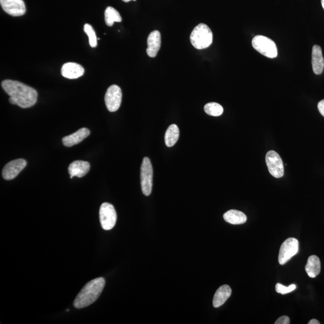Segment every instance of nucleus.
I'll use <instances>...</instances> for the list:
<instances>
[{
	"label": "nucleus",
	"instance_id": "a878e982",
	"mask_svg": "<svg viewBox=\"0 0 324 324\" xmlns=\"http://www.w3.org/2000/svg\"><path fill=\"white\" fill-rule=\"evenodd\" d=\"M317 108H318L320 114L324 116V99L319 102Z\"/></svg>",
	"mask_w": 324,
	"mask_h": 324
},
{
	"label": "nucleus",
	"instance_id": "f257e3e1",
	"mask_svg": "<svg viewBox=\"0 0 324 324\" xmlns=\"http://www.w3.org/2000/svg\"><path fill=\"white\" fill-rule=\"evenodd\" d=\"M5 92L10 96L9 102L22 108H28L37 102V91L19 81L5 80L2 83Z\"/></svg>",
	"mask_w": 324,
	"mask_h": 324
},
{
	"label": "nucleus",
	"instance_id": "bb28decb",
	"mask_svg": "<svg viewBox=\"0 0 324 324\" xmlns=\"http://www.w3.org/2000/svg\"><path fill=\"white\" fill-rule=\"evenodd\" d=\"M308 324H320V322L318 321V320L315 319H313L310 320V321L308 322Z\"/></svg>",
	"mask_w": 324,
	"mask_h": 324
},
{
	"label": "nucleus",
	"instance_id": "b1692460",
	"mask_svg": "<svg viewBox=\"0 0 324 324\" xmlns=\"http://www.w3.org/2000/svg\"><path fill=\"white\" fill-rule=\"evenodd\" d=\"M296 285L294 284L291 285L289 287H285L280 284H277L275 285V291L277 293L284 295L293 292L296 289Z\"/></svg>",
	"mask_w": 324,
	"mask_h": 324
},
{
	"label": "nucleus",
	"instance_id": "a211bd4d",
	"mask_svg": "<svg viewBox=\"0 0 324 324\" xmlns=\"http://www.w3.org/2000/svg\"><path fill=\"white\" fill-rule=\"evenodd\" d=\"M223 219L232 225H241L247 221V216L240 211L231 210L223 215Z\"/></svg>",
	"mask_w": 324,
	"mask_h": 324
},
{
	"label": "nucleus",
	"instance_id": "4be33fe9",
	"mask_svg": "<svg viewBox=\"0 0 324 324\" xmlns=\"http://www.w3.org/2000/svg\"><path fill=\"white\" fill-rule=\"evenodd\" d=\"M204 111L209 115L219 116L222 114L223 108V107L218 103L211 102L207 103V104L204 106Z\"/></svg>",
	"mask_w": 324,
	"mask_h": 324
},
{
	"label": "nucleus",
	"instance_id": "ddd939ff",
	"mask_svg": "<svg viewBox=\"0 0 324 324\" xmlns=\"http://www.w3.org/2000/svg\"><path fill=\"white\" fill-rule=\"evenodd\" d=\"M161 42L160 32L157 30L152 31L147 39V54L149 57L154 58L157 56L160 50Z\"/></svg>",
	"mask_w": 324,
	"mask_h": 324
},
{
	"label": "nucleus",
	"instance_id": "423d86ee",
	"mask_svg": "<svg viewBox=\"0 0 324 324\" xmlns=\"http://www.w3.org/2000/svg\"><path fill=\"white\" fill-rule=\"evenodd\" d=\"M99 217L100 224L103 229L109 231L115 226L117 215L112 204L108 202L102 204L100 208Z\"/></svg>",
	"mask_w": 324,
	"mask_h": 324
},
{
	"label": "nucleus",
	"instance_id": "f03ea898",
	"mask_svg": "<svg viewBox=\"0 0 324 324\" xmlns=\"http://www.w3.org/2000/svg\"><path fill=\"white\" fill-rule=\"evenodd\" d=\"M105 286L104 278L99 277L87 283L74 301L76 309H83L95 303L99 299Z\"/></svg>",
	"mask_w": 324,
	"mask_h": 324
},
{
	"label": "nucleus",
	"instance_id": "cd10ccee",
	"mask_svg": "<svg viewBox=\"0 0 324 324\" xmlns=\"http://www.w3.org/2000/svg\"><path fill=\"white\" fill-rule=\"evenodd\" d=\"M123 2H125L126 3H128L130 1H132V0H123ZM133 1H136V0H133Z\"/></svg>",
	"mask_w": 324,
	"mask_h": 324
},
{
	"label": "nucleus",
	"instance_id": "20e7f679",
	"mask_svg": "<svg viewBox=\"0 0 324 324\" xmlns=\"http://www.w3.org/2000/svg\"><path fill=\"white\" fill-rule=\"evenodd\" d=\"M252 46L263 56L270 58L277 56V48L274 42L264 35H256L252 39Z\"/></svg>",
	"mask_w": 324,
	"mask_h": 324
},
{
	"label": "nucleus",
	"instance_id": "393cba45",
	"mask_svg": "<svg viewBox=\"0 0 324 324\" xmlns=\"http://www.w3.org/2000/svg\"><path fill=\"white\" fill-rule=\"evenodd\" d=\"M275 324H290V317L287 316H281L278 318L276 321L275 322Z\"/></svg>",
	"mask_w": 324,
	"mask_h": 324
},
{
	"label": "nucleus",
	"instance_id": "6e6552de",
	"mask_svg": "<svg viewBox=\"0 0 324 324\" xmlns=\"http://www.w3.org/2000/svg\"><path fill=\"white\" fill-rule=\"evenodd\" d=\"M265 161L269 172L275 178H281L284 175L283 161L274 151H269L265 156Z\"/></svg>",
	"mask_w": 324,
	"mask_h": 324
},
{
	"label": "nucleus",
	"instance_id": "f3484780",
	"mask_svg": "<svg viewBox=\"0 0 324 324\" xmlns=\"http://www.w3.org/2000/svg\"><path fill=\"white\" fill-rule=\"evenodd\" d=\"M232 290L229 285H224L220 287L216 292L213 298V306L218 308L222 306L231 296Z\"/></svg>",
	"mask_w": 324,
	"mask_h": 324
},
{
	"label": "nucleus",
	"instance_id": "dca6fc26",
	"mask_svg": "<svg viewBox=\"0 0 324 324\" xmlns=\"http://www.w3.org/2000/svg\"><path fill=\"white\" fill-rule=\"evenodd\" d=\"M312 63L313 72L316 74H321L324 68V59L322 49L319 45H314L312 48Z\"/></svg>",
	"mask_w": 324,
	"mask_h": 324
},
{
	"label": "nucleus",
	"instance_id": "9d476101",
	"mask_svg": "<svg viewBox=\"0 0 324 324\" xmlns=\"http://www.w3.org/2000/svg\"><path fill=\"white\" fill-rule=\"evenodd\" d=\"M27 165V161L23 158H19L9 162L3 168L2 175L5 180L14 179L23 170Z\"/></svg>",
	"mask_w": 324,
	"mask_h": 324
},
{
	"label": "nucleus",
	"instance_id": "1a4fd4ad",
	"mask_svg": "<svg viewBox=\"0 0 324 324\" xmlns=\"http://www.w3.org/2000/svg\"><path fill=\"white\" fill-rule=\"evenodd\" d=\"M122 92L120 87L116 85L110 86L105 94V102L107 109L110 112H115L120 107Z\"/></svg>",
	"mask_w": 324,
	"mask_h": 324
},
{
	"label": "nucleus",
	"instance_id": "f8f14e48",
	"mask_svg": "<svg viewBox=\"0 0 324 324\" xmlns=\"http://www.w3.org/2000/svg\"><path fill=\"white\" fill-rule=\"evenodd\" d=\"M85 72L83 66L75 63L64 64L61 68V73L66 78L74 79L82 76Z\"/></svg>",
	"mask_w": 324,
	"mask_h": 324
},
{
	"label": "nucleus",
	"instance_id": "39448f33",
	"mask_svg": "<svg viewBox=\"0 0 324 324\" xmlns=\"http://www.w3.org/2000/svg\"><path fill=\"white\" fill-rule=\"evenodd\" d=\"M153 170L150 158L145 157L141 168V184L142 193L145 196L151 193L153 187Z\"/></svg>",
	"mask_w": 324,
	"mask_h": 324
},
{
	"label": "nucleus",
	"instance_id": "c85d7f7f",
	"mask_svg": "<svg viewBox=\"0 0 324 324\" xmlns=\"http://www.w3.org/2000/svg\"><path fill=\"white\" fill-rule=\"evenodd\" d=\"M321 5H322V8H323V9L324 10V0H321Z\"/></svg>",
	"mask_w": 324,
	"mask_h": 324
},
{
	"label": "nucleus",
	"instance_id": "0eeeda50",
	"mask_svg": "<svg viewBox=\"0 0 324 324\" xmlns=\"http://www.w3.org/2000/svg\"><path fill=\"white\" fill-rule=\"evenodd\" d=\"M299 241L295 238L286 239L281 245L278 254V262L284 265L299 252Z\"/></svg>",
	"mask_w": 324,
	"mask_h": 324
},
{
	"label": "nucleus",
	"instance_id": "2eb2a0df",
	"mask_svg": "<svg viewBox=\"0 0 324 324\" xmlns=\"http://www.w3.org/2000/svg\"><path fill=\"white\" fill-rule=\"evenodd\" d=\"M90 134V132L88 129L82 128L73 134L67 136L63 138V143L67 147H71L72 146L78 144L82 142L84 139L88 137Z\"/></svg>",
	"mask_w": 324,
	"mask_h": 324
},
{
	"label": "nucleus",
	"instance_id": "7ed1b4c3",
	"mask_svg": "<svg viewBox=\"0 0 324 324\" xmlns=\"http://www.w3.org/2000/svg\"><path fill=\"white\" fill-rule=\"evenodd\" d=\"M190 39L197 50H204L212 44L213 32L206 24H200L193 29Z\"/></svg>",
	"mask_w": 324,
	"mask_h": 324
},
{
	"label": "nucleus",
	"instance_id": "aec40b11",
	"mask_svg": "<svg viewBox=\"0 0 324 324\" xmlns=\"http://www.w3.org/2000/svg\"><path fill=\"white\" fill-rule=\"evenodd\" d=\"M180 131L176 125H172L167 129L165 136V141L167 147H171L177 143L179 138Z\"/></svg>",
	"mask_w": 324,
	"mask_h": 324
},
{
	"label": "nucleus",
	"instance_id": "4468645a",
	"mask_svg": "<svg viewBox=\"0 0 324 324\" xmlns=\"http://www.w3.org/2000/svg\"><path fill=\"white\" fill-rule=\"evenodd\" d=\"M90 169V165L88 161L82 160L74 161L69 167L70 178H72L73 177H83L89 173Z\"/></svg>",
	"mask_w": 324,
	"mask_h": 324
},
{
	"label": "nucleus",
	"instance_id": "6ab92c4d",
	"mask_svg": "<svg viewBox=\"0 0 324 324\" xmlns=\"http://www.w3.org/2000/svg\"><path fill=\"white\" fill-rule=\"evenodd\" d=\"M321 269L320 259L316 255H312L308 259L305 270L311 278H315L318 275Z\"/></svg>",
	"mask_w": 324,
	"mask_h": 324
},
{
	"label": "nucleus",
	"instance_id": "412c9836",
	"mask_svg": "<svg viewBox=\"0 0 324 324\" xmlns=\"http://www.w3.org/2000/svg\"><path fill=\"white\" fill-rule=\"evenodd\" d=\"M105 20L106 24L109 27H111L114 22H120L122 18L116 9L112 7H108L105 12Z\"/></svg>",
	"mask_w": 324,
	"mask_h": 324
},
{
	"label": "nucleus",
	"instance_id": "5701e85b",
	"mask_svg": "<svg viewBox=\"0 0 324 324\" xmlns=\"http://www.w3.org/2000/svg\"><path fill=\"white\" fill-rule=\"evenodd\" d=\"M84 30L87 35H88L90 47L92 48H96L97 45V40H98L97 38H97L95 31L94 30L92 26L89 24H85V25H84Z\"/></svg>",
	"mask_w": 324,
	"mask_h": 324
},
{
	"label": "nucleus",
	"instance_id": "9b49d317",
	"mask_svg": "<svg viewBox=\"0 0 324 324\" xmlns=\"http://www.w3.org/2000/svg\"><path fill=\"white\" fill-rule=\"evenodd\" d=\"M0 4L4 11L12 16H20L25 14L23 0H0Z\"/></svg>",
	"mask_w": 324,
	"mask_h": 324
}]
</instances>
